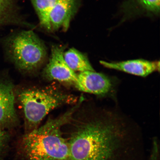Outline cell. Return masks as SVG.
<instances>
[{"instance_id":"obj_1","label":"cell","mask_w":160,"mask_h":160,"mask_svg":"<svg viewBox=\"0 0 160 160\" xmlns=\"http://www.w3.org/2000/svg\"><path fill=\"white\" fill-rule=\"evenodd\" d=\"M75 125L68 160H129L135 151L137 130L116 111L92 106Z\"/></svg>"},{"instance_id":"obj_2","label":"cell","mask_w":160,"mask_h":160,"mask_svg":"<svg viewBox=\"0 0 160 160\" xmlns=\"http://www.w3.org/2000/svg\"><path fill=\"white\" fill-rule=\"evenodd\" d=\"M79 105L56 119L25 134L19 149L27 160H68V140L63 137V126L71 122Z\"/></svg>"},{"instance_id":"obj_3","label":"cell","mask_w":160,"mask_h":160,"mask_svg":"<svg viewBox=\"0 0 160 160\" xmlns=\"http://www.w3.org/2000/svg\"><path fill=\"white\" fill-rule=\"evenodd\" d=\"M17 100L23 112L25 134L39 125L50 112L64 105L74 103L75 98L53 85L21 90Z\"/></svg>"},{"instance_id":"obj_4","label":"cell","mask_w":160,"mask_h":160,"mask_svg":"<svg viewBox=\"0 0 160 160\" xmlns=\"http://www.w3.org/2000/svg\"><path fill=\"white\" fill-rule=\"evenodd\" d=\"M7 46L11 59L22 71L29 72L38 68L47 58V48L32 31H22L13 36Z\"/></svg>"},{"instance_id":"obj_5","label":"cell","mask_w":160,"mask_h":160,"mask_svg":"<svg viewBox=\"0 0 160 160\" xmlns=\"http://www.w3.org/2000/svg\"><path fill=\"white\" fill-rule=\"evenodd\" d=\"M65 46L53 45L51 50L48 63L43 71V75L49 80L75 85L77 75L72 71L66 63L63 58Z\"/></svg>"},{"instance_id":"obj_6","label":"cell","mask_w":160,"mask_h":160,"mask_svg":"<svg viewBox=\"0 0 160 160\" xmlns=\"http://www.w3.org/2000/svg\"><path fill=\"white\" fill-rule=\"evenodd\" d=\"M79 6V0H58L49 15L50 31H67Z\"/></svg>"},{"instance_id":"obj_7","label":"cell","mask_w":160,"mask_h":160,"mask_svg":"<svg viewBox=\"0 0 160 160\" xmlns=\"http://www.w3.org/2000/svg\"><path fill=\"white\" fill-rule=\"evenodd\" d=\"M75 87L79 91L97 95L107 94L112 88L111 80L107 76L95 71L80 72Z\"/></svg>"},{"instance_id":"obj_8","label":"cell","mask_w":160,"mask_h":160,"mask_svg":"<svg viewBox=\"0 0 160 160\" xmlns=\"http://www.w3.org/2000/svg\"><path fill=\"white\" fill-rule=\"evenodd\" d=\"M108 68L125 72L131 74L146 77L155 71H159V61H149L143 59L129 60L118 62L100 61Z\"/></svg>"},{"instance_id":"obj_9","label":"cell","mask_w":160,"mask_h":160,"mask_svg":"<svg viewBox=\"0 0 160 160\" xmlns=\"http://www.w3.org/2000/svg\"><path fill=\"white\" fill-rule=\"evenodd\" d=\"M15 97L11 84L0 83V127L15 125L18 120L15 111Z\"/></svg>"},{"instance_id":"obj_10","label":"cell","mask_w":160,"mask_h":160,"mask_svg":"<svg viewBox=\"0 0 160 160\" xmlns=\"http://www.w3.org/2000/svg\"><path fill=\"white\" fill-rule=\"evenodd\" d=\"M63 58L70 68L74 72L95 71L85 54L74 48L64 52Z\"/></svg>"},{"instance_id":"obj_11","label":"cell","mask_w":160,"mask_h":160,"mask_svg":"<svg viewBox=\"0 0 160 160\" xmlns=\"http://www.w3.org/2000/svg\"><path fill=\"white\" fill-rule=\"evenodd\" d=\"M58 0H31L38 17L40 25L50 31L49 17Z\"/></svg>"},{"instance_id":"obj_12","label":"cell","mask_w":160,"mask_h":160,"mask_svg":"<svg viewBox=\"0 0 160 160\" xmlns=\"http://www.w3.org/2000/svg\"><path fill=\"white\" fill-rule=\"evenodd\" d=\"M142 7L147 11L158 13L160 11V0H137Z\"/></svg>"},{"instance_id":"obj_13","label":"cell","mask_w":160,"mask_h":160,"mask_svg":"<svg viewBox=\"0 0 160 160\" xmlns=\"http://www.w3.org/2000/svg\"><path fill=\"white\" fill-rule=\"evenodd\" d=\"M159 146L157 141H154L148 160H159Z\"/></svg>"},{"instance_id":"obj_14","label":"cell","mask_w":160,"mask_h":160,"mask_svg":"<svg viewBox=\"0 0 160 160\" xmlns=\"http://www.w3.org/2000/svg\"><path fill=\"white\" fill-rule=\"evenodd\" d=\"M8 135L2 128L0 127V155L3 153L7 146Z\"/></svg>"},{"instance_id":"obj_15","label":"cell","mask_w":160,"mask_h":160,"mask_svg":"<svg viewBox=\"0 0 160 160\" xmlns=\"http://www.w3.org/2000/svg\"><path fill=\"white\" fill-rule=\"evenodd\" d=\"M14 0H0V6L8 9H14Z\"/></svg>"}]
</instances>
